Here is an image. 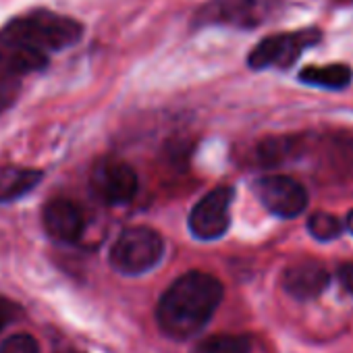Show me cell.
<instances>
[{"label":"cell","instance_id":"12","mask_svg":"<svg viewBox=\"0 0 353 353\" xmlns=\"http://www.w3.org/2000/svg\"><path fill=\"white\" fill-rule=\"evenodd\" d=\"M297 79L312 88L322 90H345L353 79V69L343 63L334 65H310L299 71Z\"/></svg>","mask_w":353,"mask_h":353},{"label":"cell","instance_id":"2","mask_svg":"<svg viewBox=\"0 0 353 353\" xmlns=\"http://www.w3.org/2000/svg\"><path fill=\"white\" fill-rule=\"evenodd\" d=\"M223 295L225 287L214 274L202 270L185 272L162 293L156 307L158 326L170 339H192L212 320Z\"/></svg>","mask_w":353,"mask_h":353},{"label":"cell","instance_id":"6","mask_svg":"<svg viewBox=\"0 0 353 353\" xmlns=\"http://www.w3.org/2000/svg\"><path fill=\"white\" fill-rule=\"evenodd\" d=\"M90 188L100 202L108 206H125L135 198L139 179L129 162L117 156H104L92 166Z\"/></svg>","mask_w":353,"mask_h":353},{"label":"cell","instance_id":"20","mask_svg":"<svg viewBox=\"0 0 353 353\" xmlns=\"http://www.w3.org/2000/svg\"><path fill=\"white\" fill-rule=\"evenodd\" d=\"M330 3H332V5H334V3H336V5H353V0H330Z\"/></svg>","mask_w":353,"mask_h":353},{"label":"cell","instance_id":"3","mask_svg":"<svg viewBox=\"0 0 353 353\" xmlns=\"http://www.w3.org/2000/svg\"><path fill=\"white\" fill-rule=\"evenodd\" d=\"M287 0H208L194 13V28L256 30L274 21Z\"/></svg>","mask_w":353,"mask_h":353},{"label":"cell","instance_id":"18","mask_svg":"<svg viewBox=\"0 0 353 353\" xmlns=\"http://www.w3.org/2000/svg\"><path fill=\"white\" fill-rule=\"evenodd\" d=\"M15 318V305L11 301H7L5 297H0V330L7 326L9 320Z\"/></svg>","mask_w":353,"mask_h":353},{"label":"cell","instance_id":"19","mask_svg":"<svg viewBox=\"0 0 353 353\" xmlns=\"http://www.w3.org/2000/svg\"><path fill=\"white\" fill-rule=\"evenodd\" d=\"M345 229H347V231H349V233L353 235V210H351V212L347 214V221H345Z\"/></svg>","mask_w":353,"mask_h":353},{"label":"cell","instance_id":"13","mask_svg":"<svg viewBox=\"0 0 353 353\" xmlns=\"http://www.w3.org/2000/svg\"><path fill=\"white\" fill-rule=\"evenodd\" d=\"M192 353H252V339L248 334H212L202 339Z\"/></svg>","mask_w":353,"mask_h":353},{"label":"cell","instance_id":"5","mask_svg":"<svg viewBox=\"0 0 353 353\" xmlns=\"http://www.w3.org/2000/svg\"><path fill=\"white\" fill-rule=\"evenodd\" d=\"M322 42V32L316 28H303L283 34H272L260 40L248 54V67L254 71L266 69H289L301 54Z\"/></svg>","mask_w":353,"mask_h":353},{"label":"cell","instance_id":"15","mask_svg":"<svg viewBox=\"0 0 353 353\" xmlns=\"http://www.w3.org/2000/svg\"><path fill=\"white\" fill-rule=\"evenodd\" d=\"M21 92H23V79L11 77V75H0V117L11 106H15Z\"/></svg>","mask_w":353,"mask_h":353},{"label":"cell","instance_id":"14","mask_svg":"<svg viewBox=\"0 0 353 353\" xmlns=\"http://www.w3.org/2000/svg\"><path fill=\"white\" fill-rule=\"evenodd\" d=\"M345 225L330 212H314L307 219V231L318 241H332L339 239Z\"/></svg>","mask_w":353,"mask_h":353},{"label":"cell","instance_id":"10","mask_svg":"<svg viewBox=\"0 0 353 353\" xmlns=\"http://www.w3.org/2000/svg\"><path fill=\"white\" fill-rule=\"evenodd\" d=\"M328 283H330L328 270L320 262H314V260H303V262L291 264L283 272L285 291L299 301H307V299L322 295L326 291Z\"/></svg>","mask_w":353,"mask_h":353},{"label":"cell","instance_id":"8","mask_svg":"<svg viewBox=\"0 0 353 353\" xmlns=\"http://www.w3.org/2000/svg\"><path fill=\"white\" fill-rule=\"evenodd\" d=\"M260 204L279 219H295L307 208L305 188L289 174H266L254 181Z\"/></svg>","mask_w":353,"mask_h":353},{"label":"cell","instance_id":"9","mask_svg":"<svg viewBox=\"0 0 353 353\" xmlns=\"http://www.w3.org/2000/svg\"><path fill=\"white\" fill-rule=\"evenodd\" d=\"M42 225L46 235L57 243H77L85 231V214L81 206L69 198H52L42 208Z\"/></svg>","mask_w":353,"mask_h":353},{"label":"cell","instance_id":"16","mask_svg":"<svg viewBox=\"0 0 353 353\" xmlns=\"http://www.w3.org/2000/svg\"><path fill=\"white\" fill-rule=\"evenodd\" d=\"M0 353H40V343L28 332H17L0 343Z\"/></svg>","mask_w":353,"mask_h":353},{"label":"cell","instance_id":"11","mask_svg":"<svg viewBox=\"0 0 353 353\" xmlns=\"http://www.w3.org/2000/svg\"><path fill=\"white\" fill-rule=\"evenodd\" d=\"M44 179V170L17 164L0 166V204H11L32 194Z\"/></svg>","mask_w":353,"mask_h":353},{"label":"cell","instance_id":"1","mask_svg":"<svg viewBox=\"0 0 353 353\" xmlns=\"http://www.w3.org/2000/svg\"><path fill=\"white\" fill-rule=\"evenodd\" d=\"M83 38V23L75 17L32 9L0 28V75L28 77L42 73L50 57L59 54Z\"/></svg>","mask_w":353,"mask_h":353},{"label":"cell","instance_id":"17","mask_svg":"<svg viewBox=\"0 0 353 353\" xmlns=\"http://www.w3.org/2000/svg\"><path fill=\"white\" fill-rule=\"evenodd\" d=\"M336 279L347 293H353V264H341L336 270Z\"/></svg>","mask_w":353,"mask_h":353},{"label":"cell","instance_id":"4","mask_svg":"<svg viewBox=\"0 0 353 353\" xmlns=\"http://www.w3.org/2000/svg\"><path fill=\"white\" fill-rule=\"evenodd\" d=\"M164 256V239L150 227H129L114 239L108 262L125 276H139L160 264Z\"/></svg>","mask_w":353,"mask_h":353},{"label":"cell","instance_id":"7","mask_svg":"<svg viewBox=\"0 0 353 353\" xmlns=\"http://www.w3.org/2000/svg\"><path fill=\"white\" fill-rule=\"evenodd\" d=\"M235 190L231 185H219L202 196L190 212L188 227L200 241H216L231 227V206Z\"/></svg>","mask_w":353,"mask_h":353}]
</instances>
